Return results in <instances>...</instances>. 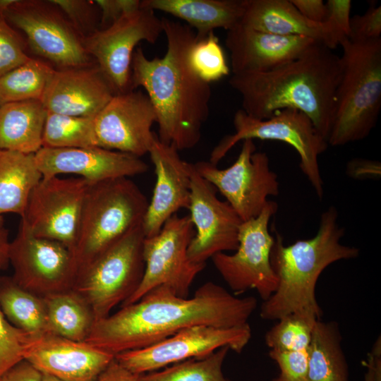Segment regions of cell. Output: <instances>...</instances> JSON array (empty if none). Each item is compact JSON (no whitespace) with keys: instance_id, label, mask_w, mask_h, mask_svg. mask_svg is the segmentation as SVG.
<instances>
[{"instance_id":"2e32d148","label":"cell","mask_w":381,"mask_h":381,"mask_svg":"<svg viewBox=\"0 0 381 381\" xmlns=\"http://www.w3.org/2000/svg\"><path fill=\"white\" fill-rule=\"evenodd\" d=\"M88 186L80 177L42 179L20 221L34 236L59 242L72 253Z\"/></svg>"},{"instance_id":"e0dca14e","label":"cell","mask_w":381,"mask_h":381,"mask_svg":"<svg viewBox=\"0 0 381 381\" xmlns=\"http://www.w3.org/2000/svg\"><path fill=\"white\" fill-rule=\"evenodd\" d=\"M190 194L188 210L195 234L188 248L189 259L195 263L206 261L218 253L235 251L243 221L226 201L220 200L217 189L190 163Z\"/></svg>"},{"instance_id":"9a60e30c","label":"cell","mask_w":381,"mask_h":381,"mask_svg":"<svg viewBox=\"0 0 381 381\" xmlns=\"http://www.w3.org/2000/svg\"><path fill=\"white\" fill-rule=\"evenodd\" d=\"M9 261L14 281L41 297L72 289L77 277L71 251L59 242L34 236L22 221L10 242Z\"/></svg>"},{"instance_id":"83f0119b","label":"cell","mask_w":381,"mask_h":381,"mask_svg":"<svg viewBox=\"0 0 381 381\" xmlns=\"http://www.w3.org/2000/svg\"><path fill=\"white\" fill-rule=\"evenodd\" d=\"M337 322L317 321L308 351L306 381H349V368L341 348Z\"/></svg>"},{"instance_id":"484cf974","label":"cell","mask_w":381,"mask_h":381,"mask_svg":"<svg viewBox=\"0 0 381 381\" xmlns=\"http://www.w3.org/2000/svg\"><path fill=\"white\" fill-rule=\"evenodd\" d=\"M47 110L40 100L0 106V150L35 154L42 147Z\"/></svg>"},{"instance_id":"9c48e42d","label":"cell","mask_w":381,"mask_h":381,"mask_svg":"<svg viewBox=\"0 0 381 381\" xmlns=\"http://www.w3.org/2000/svg\"><path fill=\"white\" fill-rule=\"evenodd\" d=\"M195 230L189 215L170 217L159 232L143 243L145 272L137 290L121 306L139 301L150 290L169 287L176 296L188 298L196 276L206 264L192 262L188 255Z\"/></svg>"},{"instance_id":"4316f807","label":"cell","mask_w":381,"mask_h":381,"mask_svg":"<svg viewBox=\"0 0 381 381\" xmlns=\"http://www.w3.org/2000/svg\"><path fill=\"white\" fill-rule=\"evenodd\" d=\"M42 179L35 154L0 150V215H23L29 196Z\"/></svg>"},{"instance_id":"e575fe53","label":"cell","mask_w":381,"mask_h":381,"mask_svg":"<svg viewBox=\"0 0 381 381\" xmlns=\"http://www.w3.org/2000/svg\"><path fill=\"white\" fill-rule=\"evenodd\" d=\"M314 325L297 315L284 316L265 334L266 345L279 351L307 350Z\"/></svg>"},{"instance_id":"44dd1931","label":"cell","mask_w":381,"mask_h":381,"mask_svg":"<svg viewBox=\"0 0 381 381\" xmlns=\"http://www.w3.org/2000/svg\"><path fill=\"white\" fill-rule=\"evenodd\" d=\"M317 43L320 42L258 31L240 23L226 32L225 40L233 74L272 71L301 56Z\"/></svg>"},{"instance_id":"7bdbcfd3","label":"cell","mask_w":381,"mask_h":381,"mask_svg":"<svg viewBox=\"0 0 381 381\" xmlns=\"http://www.w3.org/2000/svg\"><path fill=\"white\" fill-rule=\"evenodd\" d=\"M298 12L308 21L322 24L327 18V7L322 0H290Z\"/></svg>"},{"instance_id":"52a82bcc","label":"cell","mask_w":381,"mask_h":381,"mask_svg":"<svg viewBox=\"0 0 381 381\" xmlns=\"http://www.w3.org/2000/svg\"><path fill=\"white\" fill-rule=\"evenodd\" d=\"M142 224L133 229L78 271L73 290L105 318L138 288L145 272Z\"/></svg>"},{"instance_id":"ab89813d","label":"cell","mask_w":381,"mask_h":381,"mask_svg":"<svg viewBox=\"0 0 381 381\" xmlns=\"http://www.w3.org/2000/svg\"><path fill=\"white\" fill-rule=\"evenodd\" d=\"M381 37V6L371 3L363 15H355L350 20L349 39L362 42Z\"/></svg>"},{"instance_id":"5b68a950","label":"cell","mask_w":381,"mask_h":381,"mask_svg":"<svg viewBox=\"0 0 381 381\" xmlns=\"http://www.w3.org/2000/svg\"><path fill=\"white\" fill-rule=\"evenodd\" d=\"M341 75L337 87L328 145L361 140L375 126L381 108V37L344 40Z\"/></svg>"},{"instance_id":"f1b7e54d","label":"cell","mask_w":381,"mask_h":381,"mask_svg":"<svg viewBox=\"0 0 381 381\" xmlns=\"http://www.w3.org/2000/svg\"><path fill=\"white\" fill-rule=\"evenodd\" d=\"M48 333L73 341H85L95 322L85 301L73 289L43 297Z\"/></svg>"},{"instance_id":"b9f144b4","label":"cell","mask_w":381,"mask_h":381,"mask_svg":"<svg viewBox=\"0 0 381 381\" xmlns=\"http://www.w3.org/2000/svg\"><path fill=\"white\" fill-rule=\"evenodd\" d=\"M95 5L100 11L102 28L109 26L123 16L140 7L139 0H96Z\"/></svg>"},{"instance_id":"7dc6e473","label":"cell","mask_w":381,"mask_h":381,"mask_svg":"<svg viewBox=\"0 0 381 381\" xmlns=\"http://www.w3.org/2000/svg\"><path fill=\"white\" fill-rule=\"evenodd\" d=\"M367 371L365 374L364 381H375L374 367L373 356L368 354V363L366 362Z\"/></svg>"},{"instance_id":"ba28073f","label":"cell","mask_w":381,"mask_h":381,"mask_svg":"<svg viewBox=\"0 0 381 381\" xmlns=\"http://www.w3.org/2000/svg\"><path fill=\"white\" fill-rule=\"evenodd\" d=\"M233 123L234 133L224 138L211 152L209 162L212 164L217 166L240 141L260 139L284 142L296 150L302 172L317 196L322 198L324 184L318 157L329 145L306 115L296 109H286L275 112L268 119H258L241 109L236 111Z\"/></svg>"},{"instance_id":"ffe728a7","label":"cell","mask_w":381,"mask_h":381,"mask_svg":"<svg viewBox=\"0 0 381 381\" xmlns=\"http://www.w3.org/2000/svg\"><path fill=\"white\" fill-rule=\"evenodd\" d=\"M115 356L85 341L52 333L32 337L24 359L42 373L65 381H94Z\"/></svg>"},{"instance_id":"f35d334b","label":"cell","mask_w":381,"mask_h":381,"mask_svg":"<svg viewBox=\"0 0 381 381\" xmlns=\"http://www.w3.org/2000/svg\"><path fill=\"white\" fill-rule=\"evenodd\" d=\"M49 1L67 16L69 22L80 35L87 29L90 33L95 30L93 26L96 21V10L93 1L50 0Z\"/></svg>"},{"instance_id":"1f68e13d","label":"cell","mask_w":381,"mask_h":381,"mask_svg":"<svg viewBox=\"0 0 381 381\" xmlns=\"http://www.w3.org/2000/svg\"><path fill=\"white\" fill-rule=\"evenodd\" d=\"M95 146L97 147L94 118L47 111L42 133V147L78 148Z\"/></svg>"},{"instance_id":"f6af8a7d","label":"cell","mask_w":381,"mask_h":381,"mask_svg":"<svg viewBox=\"0 0 381 381\" xmlns=\"http://www.w3.org/2000/svg\"><path fill=\"white\" fill-rule=\"evenodd\" d=\"M139 375L123 367L114 358L94 381H139Z\"/></svg>"},{"instance_id":"d6a6232c","label":"cell","mask_w":381,"mask_h":381,"mask_svg":"<svg viewBox=\"0 0 381 381\" xmlns=\"http://www.w3.org/2000/svg\"><path fill=\"white\" fill-rule=\"evenodd\" d=\"M229 346L202 358H190L164 368L160 371L140 374L139 381H231L222 372Z\"/></svg>"},{"instance_id":"60d3db41","label":"cell","mask_w":381,"mask_h":381,"mask_svg":"<svg viewBox=\"0 0 381 381\" xmlns=\"http://www.w3.org/2000/svg\"><path fill=\"white\" fill-rule=\"evenodd\" d=\"M325 4L327 18L324 23L336 35L340 45L349 36L351 1L328 0Z\"/></svg>"},{"instance_id":"cb8c5ba5","label":"cell","mask_w":381,"mask_h":381,"mask_svg":"<svg viewBox=\"0 0 381 381\" xmlns=\"http://www.w3.org/2000/svg\"><path fill=\"white\" fill-rule=\"evenodd\" d=\"M240 24L279 35L311 38L332 50L339 45L337 37L326 24L308 21L290 0H244Z\"/></svg>"},{"instance_id":"6da1fadb","label":"cell","mask_w":381,"mask_h":381,"mask_svg":"<svg viewBox=\"0 0 381 381\" xmlns=\"http://www.w3.org/2000/svg\"><path fill=\"white\" fill-rule=\"evenodd\" d=\"M257 304L255 297L238 298L212 282L200 286L190 298L159 286L137 302L95 321L85 341L116 356L153 345L195 325H245Z\"/></svg>"},{"instance_id":"d590c367","label":"cell","mask_w":381,"mask_h":381,"mask_svg":"<svg viewBox=\"0 0 381 381\" xmlns=\"http://www.w3.org/2000/svg\"><path fill=\"white\" fill-rule=\"evenodd\" d=\"M32 337L10 323L0 309V377L24 359Z\"/></svg>"},{"instance_id":"8d00e7d4","label":"cell","mask_w":381,"mask_h":381,"mask_svg":"<svg viewBox=\"0 0 381 381\" xmlns=\"http://www.w3.org/2000/svg\"><path fill=\"white\" fill-rule=\"evenodd\" d=\"M30 59L21 37L0 15V78Z\"/></svg>"},{"instance_id":"d4e9b609","label":"cell","mask_w":381,"mask_h":381,"mask_svg":"<svg viewBox=\"0 0 381 381\" xmlns=\"http://www.w3.org/2000/svg\"><path fill=\"white\" fill-rule=\"evenodd\" d=\"M140 4L184 20L197 40L217 28L232 29L240 23L244 10V0H143Z\"/></svg>"},{"instance_id":"7402d4cb","label":"cell","mask_w":381,"mask_h":381,"mask_svg":"<svg viewBox=\"0 0 381 381\" xmlns=\"http://www.w3.org/2000/svg\"><path fill=\"white\" fill-rule=\"evenodd\" d=\"M148 154L156 182L142 224L145 237L157 234L179 210L188 209L190 194V163L176 148L162 143L156 135Z\"/></svg>"},{"instance_id":"3957f363","label":"cell","mask_w":381,"mask_h":381,"mask_svg":"<svg viewBox=\"0 0 381 381\" xmlns=\"http://www.w3.org/2000/svg\"><path fill=\"white\" fill-rule=\"evenodd\" d=\"M341 75L340 56L317 43L272 71L233 74L229 83L240 95L248 115L266 119L282 109L300 111L328 143Z\"/></svg>"},{"instance_id":"603a6c76","label":"cell","mask_w":381,"mask_h":381,"mask_svg":"<svg viewBox=\"0 0 381 381\" xmlns=\"http://www.w3.org/2000/svg\"><path fill=\"white\" fill-rule=\"evenodd\" d=\"M114 95L96 65L55 70L40 101L49 112L94 118Z\"/></svg>"},{"instance_id":"ee69618b","label":"cell","mask_w":381,"mask_h":381,"mask_svg":"<svg viewBox=\"0 0 381 381\" xmlns=\"http://www.w3.org/2000/svg\"><path fill=\"white\" fill-rule=\"evenodd\" d=\"M42 373L23 359L6 371L0 381H41Z\"/></svg>"},{"instance_id":"5bb4252c","label":"cell","mask_w":381,"mask_h":381,"mask_svg":"<svg viewBox=\"0 0 381 381\" xmlns=\"http://www.w3.org/2000/svg\"><path fill=\"white\" fill-rule=\"evenodd\" d=\"M250 338L248 323L234 327L195 325L153 345L119 353L115 359L132 373L140 375L190 358H202L224 346L241 353Z\"/></svg>"},{"instance_id":"74e56055","label":"cell","mask_w":381,"mask_h":381,"mask_svg":"<svg viewBox=\"0 0 381 381\" xmlns=\"http://www.w3.org/2000/svg\"><path fill=\"white\" fill-rule=\"evenodd\" d=\"M270 357L276 362L279 374L272 381H306L308 373L307 350L279 351L270 350Z\"/></svg>"},{"instance_id":"8992f818","label":"cell","mask_w":381,"mask_h":381,"mask_svg":"<svg viewBox=\"0 0 381 381\" xmlns=\"http://www.w3.org/2000/svg\"><path fill=\"white\" fill-rule=\"evenodd\" d=\"M148 200L129 178L89 184L75 246L79 270L133 229L141 225Z\"/></svg>"},{"instance_id":"8fae6325","label":"cell","mask_w":381,"mask_h":381,"mask_svg":"<svg viewBox=\"0 0 381 381\" xmlns=\"http://www.w3.org/2000/svg\"><path fill=\"white\" fill-rule=\"evenodd\" d=\"M198 173L226 198L243 222L258 217L270 196L279 193V183L270 168L265 152H256L253 140L243 141L239 155L229 167L221 169L210 162L194 163Z\"/></svg>"},{"instance_id":"ac0fdd59","label":"cell","mask_w":381,"mask_h":381,"mask_svg":"<svg viewBox=\"0 0 381 381\" xmlns=\"http://www.w3.org/2000/svg\"><path fill=\"white\" fill-rule=\"evenodd\" d=\"M157 115L148 96L132 90L115 94L94 117L97 147L138 157L148 154L157 135Z\"/></svg>"},{"instance_id":"7a4b0ae2","label":"cell","mask_w":381,"mask_h":381,"mask_svg":"<svg viewBox=\"0 0 381 381\" xmlns=\"http://www.w3.org/2000/svg\"><path fill=\"white\" fill-rule=\"evenodd\" d=\"M164 56L149 59L141 47L131 61V86L145 89L157 115V138L179 152L194 147L210 113V85L191 68L188 52L196 41L186 24L163 17Z\"/></svg>"},{"instance_id":"f907efd6","label":"cell","mask_w":381,"mask_h":381,"mask_svg":"<svg viewBox=\"0 0 381 381\" xmlns=\"http://www.w3.org/2000/svg\"><path fill=\"white\" fill-rule=\"evenodd\" d=\"M0 224H4V220L1 215H0Z\"/></svg>"},{"instance_id":"c3c4849f","label":"cell","mask_w":381,"mask_h":381,"mask_svg":"<svg viewBox=\"0 0 381 381\" xmlns=\"http://www.w3.org/2000/svg\"><path fill=\"white\" fill-rule=\"evenodd\" d=\"M16 0H0V15L4 16L6 10L13 4Z\"/></svg>"},{"instance_id":"4dcf8cb0","label":"cell","mask_w":381,"mask_h":381,"mask_svg":"<svg viewBox=\"0 0 381 381\" xmlns=\"http://www.w3.org/2000/svg\"><path fill=\"white\" fill-rule=\"evenodd\" d=\"M54 69L30 58L0 78V106L6 103L40 100Z\"/></svg>"},{"instance_id":"bcb514c9","label":"cell","mask_w":381,"mask_h":381,"mask_svg":"<svg viewBox=\"0 0 381 381\" xmlns=\"http://www.w3.org/2000/svg\"><path fill=\"white\" fill-rule=\"evenodd\" d=\"M8 231L4 227V224H0V270H5L9 261Z\"/></svg>"},{"instance_id":"277c9868","label":"cell","mask_w":381,"mask_h":381,"mask_svg":"<svg viewBox=\"0 0 381 381\" xmlns=\"http://www.w3.org/2000/svg\"><path fill=\"white\" fill-rule=\"evenodd\" d=\"M337 217L336 207L330 206L322 213L313 238L291 245L285 246L282 236L276 234L270 260L278 285L260 307L262 319L277 320L294 314L312 323L321 320L322 311L315 295L319 277L331 264L359 255L357 248L341 243L345 229L337 223Z\"/></svg>"},{"instance_id":"f546056e","label":"cell","mask_w":381,"mask_h":381,"mask_svg":"<svg viewBox=\"0 0 381 381\" xmlns=\"http://www.w3.org/2000/svg\"><path fill=\"white\" fill-rule=\"evenodd\" d=\"M0 309L10 323L30 336L48 332L44 298L23 289L12 277H0Z\"/></svg>"},{"instance_id":"4fadbf2b","label":"cell","mask_w":381,"mask_h":381,"mask_svg":"<svg viewBox=\"0 0 381 381\" xmlns=\"http://www.w3.org/2000/svg\"><path fill=\"white\" fill-rule=\"evenodd\" d=\"M4 17L25 33L30 49L38 56L62 68L90 63L83 37L49 1L16 0Z\"/></svg>"},{"instance_id":"7c38bea8","label":"cell","mask_w":381,"mask_h":381,"mask_svg":"<svg viewBox=\"0 0 381 381\" xmlns=\"http://www.w3.org/2000/svg\"><path fill=\"white\" fill-rule=\"evenodd\" d=\"M162 32V19L140 4L136 11L83 37V42L115 94H120L133 90L131 61L136 45L142 41L155 44Z\"/></svg>"},{"instance_id":"30bf717a","label":"cell","mask_w":381,"mask_h":381,"mask_svg":"<svg viewBox=\"0 0 381 381\" xmlns=\"http://www.w3.org/2000/svg\"><path fill=\"white\" fill-rule=\"evenodd\" d=\"M277 209V203L270 200L258 217L241 223L238 246L234 253H218L211 258L235 294L255 289L265 301L276 291L278 277L270 260L274 237L268 226Z\"/></svg>"},{"instance_id":"836d02e7","label":"cell","mask_w":381,"mask_h":381,"mask_svg":"<svg viewBox=\"0 0 381 381\" xmlns=\"http://www.w3.org/2000/svg\"><path fill=\"white\" fill-rule=\"evenodd\" d=\"M188 57L193 71L205 83L210 84L229 74L223 49L214 32L203 39H196Z\"/></svg>"},{"instance_id":"d6986e66","label":"cell","mask_w":381,"mask_h":381,"mask_svg":"<svg viewBox=\"0 0 381 381\" xmlns=\"http://www.w3.org/2000/svg\"><path fill=\"white\" fill-rule=\"evenodd\" d=\"M42 179L75 174L89 184L146 173L149 166L140 157L99 147H41L35 154Z\"/></svg>"},{"instance_id":"681fc988","label":"cell","mask_w":381,"mask_h":381,"mask_svg":"<svg viewBox=\"0 0 381 381\" xmlns=\"http://www.w3.org/2000/svg\"><path fill=\"white\" fill-rule=\"evenodd\" d=\"M41 381H65L49 374L42 373Z\"/></svg>"}]
</instances>
